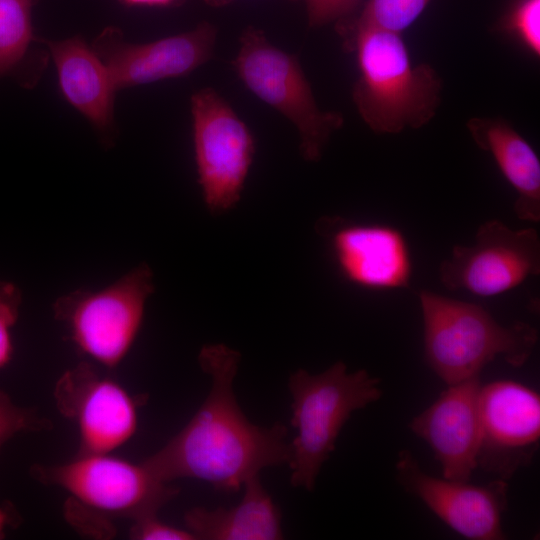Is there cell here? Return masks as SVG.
Returning a JSON list of instances; mask_svg holds the SVG:
<instances>
[{
    "instance_id": "1",
    "label": "cell",
    "mask_w": 540,
    "mask_h": 540,
    "mask_svg": "<svg viewBox=\"0 0 540 540\" xmlns=\"http://www.w3.org/2000/svg\"><path fill=\"white\" fill-rule=\"evenodd\" d=\"M240 360V353L224 344L200 350L198 362L211 378L206 399L176 435L142 461L162 481L198 479L231 493L263 468L289 463L286 426L255 425L238 405L233 382Z\"/></svg>"
},
{
    "instance_id": "2",
    "label": "cell",
    "mask_w": 540,
    "mask_h": 540,
    "mask_svg": "<svg viewBox=\"0 0 540 540\" xmlns=\"http://www.w3.org/2000/svg\"><path fill=\"white\" fill-rule=\"evenodd\" d=\"M359 77L352 98L365 124L377 134H398L428 124L440 106L443 82L427 63H412L400 33L355 29Z\"/></svg>"
},
{
    "instance_id": "3",
    "label": "cell",
    "mask_w": 540,
    "mask_h": 540,
    "mask_svg": "<svg viewBox=\"0 0 540 540\" xmlns=\"http://www.w3.org/2000/svg\"><path fill=\"white\" fill-rule=\"evenodd\" d=\"M424 326L425 358L446 384L479 377L497 357L521 367L538 342V330L524 322L500 325L482 306L440 296L419 294Z\"/></svg>"
},
{
    "instance_id": "4",
    "label": "cell",
    "mask_w": 540,
    "mask_h": 540,
    "mask_svg": "<svg viewBox=\"0 0 540 540\" xmlns=\"http://www.w3.org/2000/svg\"><path fill=\"white\" fill-rule=\"evenodd\" d=\"M288 388L292 396L290 423L297 430L290 442V482L293 487L312 491L351 414L378 401L383 391L379 378L365 369L349 373L343 361L319 374L298 369L289 377Z\"/></svg>"
},
{
    "instance_id": "5",
    "label": "cell",
    "mask_w": 540,
    "mask_h": 540,
    "mask_svg": "<svg viewBox=\"0 0 540 540\" xmlns=\"http://www.w3.org/2000/svg\"><path fill=\"white\" fill-rule=\"evenodd\" d=\"M153 292V272L142 263L99 291L79 289L60 296L53 314L80 353L111 369L130 351Z\"/></svg>"
},
{
    "instance_id": "6",
    "label": "cell",
    "mask_w": 540,
    "mask_h": 540,
    "mask_svg": "<svg viewBox=\"0 0 540 540\" xmlns=\"http://www.w3.org/2000/svg\"><path fill=\"white\" fill-rule=\"evenodd\" d=\"M30 472L37 481L66 491L74 503L91 512L132 521L158 514L179 492L143 462L111 453H77L60 464H36Z\"/></svg>"
},
{
    "instance_id": "7",
    "label": "cell",
    "mask_w": 540,
    "mask_h": 540,
    "mask_svg": "<svg viewBox=\"0 0 540 540\" xmlns=\"http://www.w3.org/2000/svg\"><path fill=\"white\" fill-rule=\"evenodd\" d=\"M240 44L232 62L239 78L296 126L302 157L320 160L331 135L343 126V116L317 106L297 58L269 43L261 31L247 29Z\"/></svg>"
},
{
    "instance_id": "8",
    "label": "cell",
    "mask_w": 540,
    "mask_h": 540,
    "mask_svg": "<svg viewBox=\"0 0 540 540\" xmlns=\"http://www.w3.org/2000/svg\"><path fill=\"white\" fill-rule=\"evenodd\" d=\"M198 181L212 214L229 211L239 202L255 154L248 126L213 89L191 97Z\"/></svg>"
},
{
    "instance_id": "9",
    "label": "cell",
    "mask_w": 540,
    "mask_h": 540,
    "mask_svg": "<svg viewBox=\"0 0 540 540\" xmlns=\"http://www.w3.org/2000/svg\"><path fill=\"white\" fill-rule=\"evenodd\" d=\"M540 273V239L534 228L514 230L498 220L483 223L471 246L455 245L439 269L449 290L481 297L507 292Z\"/></svg>"
},
{
    "instance_id": "10",
    "label": "cell",
    "mask_w": 540,
    "mask_h": 540,
    "mask_svg": "<svg viewBox=\"0 0 540 540\" xmlns=\"http://www.w3.org/2000/svg\"><path fill=\"white\" fill-rule=\"evenodd\" d=\"M53 397L59 413L77 428L78 453H112L126 444L137 430L138 408L146 400L86 361L59 377Z\"/></svg>"
},
{
    "instance_id": "11",
    "label": "cell",
    "mask_w": 540,
    "mask_h": 540,
    "mask_svg": "<svg viewBox=\"0 0 540 540\" xmlns=\"http://www.w3.org/2000/svg\"><path fill=\"white\" fill-rule=\"evenodd\" d=\"M478 408L477 467L507 481L538 450L539 394L515 381H494L481 386Z\"/></svg>"
},
{
    "instance_id": "12",
    "label": "cell",
    "mask_w": 540,
    "mask_h": 540,
    "mask_svg": "<svg viewBox=\"0 0 540 540\" xmlns=\"http://www.w3.org/2000/svg\"><path fill=\"white\" fill-rule=\"evenodd\" d=\"M396 472L401 485L458 534L472 540L505 538L501 517L507 507V481L476 486L437 478L424 472L408 450L399 453Z\"/></svg>"
},
{
    "instance_id": "13",
    "label": "cell",
    "mask_w": 540,
    "mask_h": 540,
    "mask_svg": "<svg viewBox=\"0 0 540 540\" xmlns=\"http://www.w3.org/2000/svg\"><path fill=\"white\" fill-rule=\"evenodd\" d=\"M215 38V28L205 22L192 31L146 44L127 43L119 29L109 27L91 48L118 91L190 74L211 58Z\"/></svg>"
},
{
    "instance_id": "14",
    "label": "cell",
    "mask_w": 540,
    "mask_h": 540,
    "mask_svg": "<svg viewBox=\"0 0 540 540\" xmlns=\"http://www.w3.org/2000/svg\"><path fill=\"white\" fill-rule=\"evenodd\" d=\"M323 230L343 277L373 290L407 288L412 274L408 243L398 229L327 219Z\"/></svg>"
},
{
    "instance_id": "15",
    "label": "cell",
    "mask_w": 540,
    "mask_h": 540,
    "mask_svg": "<svg viewBox=\"0 0 540 540\" xmlns=\"http://www.w3.org/2000/svg\"><path fill=\"white\" fill-rule=\"evenodd\" d=\"M479 377L448 385L437 400L409 423L432 449L443 478L468 482L477 468Z\"/></svg>"
},
{
    "instance_id": "16",
    "label": "cell",
    "mask_w": 540,
    "mask_h": 540,
    "mask_svg": "<svg viewBox=\"0 0 540 540\" xmlns=\"http://www.w3.org/2000/svg\"><path fill=\"white\" fill-rule=\"evenodd\" d=\"M40 41L50 49L64 97L101 132L109 145L116 90L106 66L80 37Z\"/></svg>"
},
{
    "instance_id": "17",
    "label": "cell",
    "mask_w": 540,
    "mask_h": 540,
    "mask_svg": "<svg viewBox=\"0 0 540 540\" xmlns=\"http://www.w3.org/2000/svg\"><path fill=\"white\" fill-rule=\"evenodd\" d=\"M466 127L477 146L488 152L517 193L514 212L519 219L540 221V161L514 127L502 118L473 117Z\"/></svg>"
},
{
    "instance_id": "18",
    "label": "cell",
    "mask_w": 540,
    "mask_h": 540,
    "mask_svg": "<svg viewBox=\"0 0 540 540\" xmlns=\"http://www.w3.org/2000/svg\"><path fill=\"white\" fill-rule=\"evenodd\" d=\"M241 501L231 507H195L184 515L185 528L200 540H280L281 512L259 475L244 484Z\"/></svg>"
},
{
    "instance_id": "19",
    "label": "cell",
    "mask_w": 540,
    "mask_h": 540,
    "mask_svg": "<svg viewBox=\"0 0 540 540\" xmlns=\"http://www.w3.org/2000/svg\"><path fill=\"white\" fill-rule=\"evenodd\" d=\"M33 2L0 0V78L19 66L33 40Z\"/></svg>"
},
{
    "instance_id": "20",
    "label": "cell",
    "mask_w": 540,
    "mask_h": 540,
    "mask_svg": "<svg viewBox=\"0 0 540 540\" xmlns=\"http://www.w3.org/2000/svg\"><path fill=\"white\" fill-rule=\"evenodd\" d=\"M430 0H369L355 28L369 27L402 33L424 11Z\"/></svg>"
},
{
    "instance_id": "21",
    "label": "cell",
    "mask_w": 540,
    "mask_h": 540,
    "mask_svg": "<svg viewBox=\"0 0 540 540\" xmlns=\"http://www.w3.org/2000/svg\"><path fill=\"white\" fill-rule=\"evenodd\" d=\"M534 56L540 55V0H518L502 23Z\"/></svg>"
},
{
    "instance_id": "22",
    "label": "cell",
    "mask_w": 540,
    "mask_h": 540,
    "mask_svg": "<svg viewBox=\"0 0 540 540\" xmlns=\"http://www.w3.org/2000/svg\"><path fill=\"white\" fill-rule=\"evenodd\" d=\"M50 424L35 409L16 405L6 392L0 390V449L16 434L46 430Z\"/></svg>"
},
{
    "instance_id": "23",
    "label": "cell",
    "mask_w": 540,
    "mask_h": 540,
    "mask_svg": "<svg viewBox=\"0 0 540 540\" xmlns=\"http://www.w3.org/2000/svg\"><path fill=\"white\" fill-rule=\"evenodd\" d=\"M21 302L20 289L12 282L0 279V369L13 357L11 330L18 320Z\"/></svg>"
},
{
    "instance_id": "24",
    "label": "cell",
    "mask_w": 540,
    "mask_h": 540,
    "mask_svg": "<svg viewBox=\"0 0 540 540\" xmlns=\"http://www.w3.org/2000/svg\"><path fill=\"white\" fill-rule=\"evenodd\" d=\"M129 537L134 540H195L187 529L164 523L158 518V514L133 521Z\"/></svg>"
},
{
    "instance_id": "25",
    "label": "cell",
    "mask_w": 540,
    "mask_h": 540,
    "mask_svg": "<svg viewBox=\"0 0 540 540\" xmlns=\"http://www.w3.org/2000/svg\"><path fill=\"white\" fill-rule=\"evenodd\" d=\"M306 2L309 23L319 26L334 20L355 6L354 0H304Z\"/></svg>"
},
{
    "instance_id": "26",
    "label": "cell",
    "mask_w": 540,
    "mask_h": 540,
    "mask_svg": "<svg viewBox=\"0 0 540 540\" xmlns=\"http://www.w3.org/2000/svg\"><path fill=\"white\" fill-rule=\"evenodd\" d=\"M15 521L14 513L9 506H0V539L4 538L7 526Z\"/></svg>"
},
{
    "instance_id": "27",
    "label": "cell",
    "mask_w": 540,
    "mask_h": 540,
    "mask_svg": "<svg viewBox=\"0 0 540 540\" xmlns=\"http://www.w3.org/2000/svg\"><path fill=\"white\" fill-rule=\"evenodd\" d=\"M128 6H167L174 3L175 0H120Z\"/></svg>"
},
{
    "instance_id": "28",
    "label": "cell",
    "mask_w": 540,
    "mask_h": 540,
    "mask_svg": "<svg viewBox=\"0 0 540 540\" xmlns=\"http://www.w3.org/2000/svg\"><path fill=\"white\" fill-rule=\"evenodd\" d=\"M360 0H354L355 4L357 5V3L359 2Z\"/></svg>"
}]
</instances>
